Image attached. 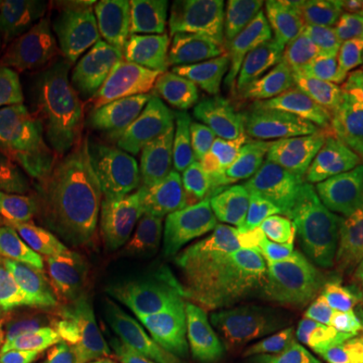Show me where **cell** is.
I'll list each match as a JSON object with an SVG mask.
<instances>
[{
	"instance_id": "obj_2",
	"label": "cell",
	"mask_w": 363,
	"mask_h": 363,
	"mask_svg": "<svg viewBox=\"0 0 363 363\" xmlns=\"http://www.w3.org/2000/svg\"><path fill=\"white\" fill-rule=\"evenodd\" d=\"M0 307L75 363L101 347L117 319L91 286L77 236L47 208L0 216Z\"/></svg>"
},
{
	"instance_id": "obj_6",
	"label": "cell",
	"mask_w": 363,
	"mask_h": 363,
	"mask_svg": "<svg viewBox=\"0 0 363 363\" xmlns=\"http://www.w3.org/2000/svg\"><path fill=\"white\" fill-rule=\"evenodd\" d=\"M247 119V104L200 79L150 131L142 168L166 196L186 194L220 150L226 133Z\"/></svg>"
},
{
	"instance_id": "obj_21",
	"label": "cell",
	"mask_w": 363,
	"mask_h": 363,
	"mask_svg": "<svg viewBox=\"0 0 363 363\" xmlns=\"http://www.w3.org/2000/svg\"><path fill=\"white\" fill-rule=\"evenodd\" d=\"M343 75L335 111L337 131H363V67H351Z\"/></svg>"
},
{
	"instance_id": "obj_13",
	"label": "cell",
	"mask_w": 363,
	"mask_h": 363,
	"mask_svg": "<svg viewBox=\"0 0 363 363\" xmlns=\"http://www.w3.org/2000/svg\"><path fill=\"white\" fill-rule=\"evenodd\" d=\"M350 250L297 285L281 311V363H321L343 341Z\"/></svg>"
},
{
	"instance_id": "obj_19",
	"label": "cell",
	"mask_w": 363,
	"mask_h": 363,
	"mask_svg": "<svg viewBox=\"0 0 363 363\" xmlns=\"http://www.w3.org/2000/svg\"><path fill=\"white\" fill-rule=\"evenodd\" d=\"M351 259L345 285V331L355 345L363 343V222L350 224Z\"/></svg>"
},
{
	"instance_id": "obj_24",
	"label": "cell",
	"mask_w": 363,
	"mask_h": 363,
	"mask_svg": "<svg viewBox=\"0 0 363 363\" xmlns=\"http://www.w3.org/2000/svg\"><path fill=\"white\" fill-rule=\"evenodd\" d=\"M2 91H4V79L0 75V95H2Z\"/></svg>"
},
{
	"instance_id": "obj_22",
	"label": "cell",
	"mask_w": 363,
	"mask_h": 363,
	"mask_svg": "<svg viewBox=\"0 0 363 363\" xmlns=\"http://www.w3.org/2000/svg\"><path fill=\"white\" fill-rule=\"evenodd\" d=\"M321 363H363V353L353 341L343 339V341L339 343L337 350L333 351V353Z\"/></svg>"
},
{
	"instance_id": "obj_4",
	"label": "cell",
	"mask_w": 363,
	"mask_h": 363,
	"mask_svg": "<svg viewBox=\"0 0 363 363\" xmlns=\"http://www.w3.org/2000/svg\"><path fill=\"white\" fill-rule=\"evenodd\" d=\"M97 35L75 43L16 91L0 128L28 142H65L99 130L119 107Z\"/></svg>"
},
{
	"instance_id": "obj_11",
	"label": "cell",
	"mask_w": 363,
	"mask_h": 363,
	"mask_svg": "<svg viewBox=\"0 0 363 363\" xmlns=\"http://www.w3.org/2000/svg\"><path fill=\"white\" fill-rule=\"evenodd\" d=\"M188 25L200 73L247 104L260 73V2L202 0L190 6Z\"/></svg>"
},
{
	"instance_id": "obj_25",
	"label": "cell",
	"mask_w": 363,
	"mask_h": 363,
	"mask_svg": "<svg viewBox=\"0 0 363 363\" xmlns=\"http://www.w3.org/2000/svg\"><path fill=\"white\" fill-rule=\"evenodd\" d=\"M0 11H2V2H0Z\"/></svg>"
},
{
	"instance_id": "obj_9",
	"label": "cell",
	"mask_w": 363,
	"mask_h": 363,
	"mask_svg": "<svg viewBox=\"0 0 363 363\" xmlns=\"http://www.w3.org/2000/svg\"><path fill=\"white\" fill-rule=\"evenodd\" d=\"M301 192L298 188H289L247 196L186 220L178 238L182 252L236 281L283 226Z\"/></svg>"
},
{
	"instance_id": "obj_7",
	"label": "cell",
	"mask_w": 363,
	"mask_h": 363,
	"mask_svg": "<svg viewBox=\"0 0 363 363\" xmlns=\"http://www.w3.org/2000/svg\"><path fill=\"white\" fill-rule=\"evenodd\" d=\"M350 224L319 196L303 190L283 226L234 281L236 297L267 311L313 274L347 252Z\"/></svg>"
},
{
	"instance_id": "obj_8",
	"label": "cell",
	"mask_w": 363,
	"mask_h": 363,
	"mask_svg": "<svg viewBox=\"0 0 363 363\" xmlns=\"http://www.w3.org/2000/svg\"><path fill=\"white\" fill-rule=\"evenodd\" d=\"M184 335L196 363H281V345L267 313L245 298L176 283Z\"/></svg>"
},
{
	"instance_id": "obj_3",
	"label": "cell",
	"mask_w": 363,
	"mask_h": 363,
	"mask_svg": "<svg viewBox=\"0 0 363 363\" xmlns=\"http://www.w3.org/2000/svg\"><path fill=\"white\" fill-rule=\"evenodd\" d=\"M105 6L116 26L105 40L104 57L113 71L125 116L145 128L202 75L188 25L192 2H111Z\"/></svg>"
},
{
	"instance_id": "obj_10",
	"label": "cell",
	"mask_w": 363,
	"mask_h": 363,
	"mask_svg": "<svg viewBox=\"0 0 363 363\" xmlns=\"http://www.w3.org/2000/svg\"><path fill=\"white\" fill-rule=\"evenodd\" d=\"M97 6L83 0H9L0 11V75L6 91L57 63L87 37Z\"/></svg>"
},
{
	"instance_id": "obj_16",
	"label": "cell",
	"mask_w": 363,
	"mask_h": 363,
	"mask_svg": "<svg viewBox=\"0 0 363 363\" xmlns=\"http://www.w3.org/2000/svg\"><path fill=\"white\" fill-rule=\"evenodd\" d=\"M307 192L363 222V152L345 143L325 145L307 172Z\"/></svg>"
},
{
	"instance_id": "obj_18",
	"label": "cell",
	"mask_w": 363,
	"mask_h": 363,
	"mask_svg": "<svg viewBox=\"0 0 363 363\" xmlns=\"http://www.w3.org/2000/svg\"><path fill=\"white\" fill-rule=\"evenodd\" d=\"M0 363H59L35 327L0 307Z\"/></svg>"
},
{
	"instance_id": "obj_1",
	"label": "cell",
	"mask_w": 363,
	"mask_h": 363,
	"mask_svg": "<svg viewBox=\"0 0 363 363\" xmlns=\"http://www.w3.org/2000/svg\"><path fill=\"white\" fill-rule=\"evenodd\" d=\"M142 131L116 113L79 143L67 168L71 233L101 297L119 315L162 281L168 252L166 206L138 160Z\"/></svg>"
},
{
	"instance_id": "obj_5",
	"label": "cell",
	"mask_w": 363,
	"mask_h": 363,
	"mask_svg": "<svg viewBox=\"0 0 363 363\" xmlns=\"http://www.w3.org/2000/svg\"><path fill=\"white\" fill-rule=\"evenodd\" d=\"M323 147V143L297 140L242 119L226 133L204 174L180 198L186 220L230 200L297 186Z\"/></svg>"
},
{
	"instance_id": "obj_23",
	"label": "cell",
	"mask_w": 363,
	"mask_h": 363,
	"mask_svg": "<svg viewBox=\"0 0 363 363\" xmlns=\"http://www.w3.org/2000/svg\"><path fill=\"white\" fill-rule=\"evenodd\" d=\"M343 143H345V145H350V147H353V150H359V152H363V131L345 133Z\"/></svg>"
},
{
	"instance_id": "obj_14",
	"label": "cell",
	"mask_w": 363,
	"mask_h": 363,
	"mask_svg": "<svg viewBox=\"0 0 363 363\" xmlns=\"http://www.w3.org/2000/svg\"><path fill=\"white\" fill-rule=\"evenodd\" d=\"M176 283V274L162 279L117 317L101 347L81 363H196L180 323Z\"/></svg>"
},
{
	"instance_id": "obj_20",
	"label": "cell",
	"mask_w": 363,
	"mask_h": 363,
	"mask_svg": "<svg viewBox=\"0 0 363 363\" xmlns=\"http://www.w3.org/2000/svg\"><path fill=\"white\" fill-rule=\"evenodd\" d=\"M339 73L350 71L351 67H363V0L347 2L337 37Z\"/></svg>"
},
{
	"instance_id": "obj_17",
	"label": "cell",
	"mask_w": 363,
	"mask_h": 363,
	"mask_svg": "<svg viewBox=\"0 0 363 363\" xmlns=\"http://www.w3.org/2000/svg\"><path fill=\"white\" fill-rule=\"evenodd\" d=\"M45 204L47 186L37 145L0 128V216Z\"/></svg>"
},
{
	"instance_id": "obj_12",
	"label": "cell",
	"mask_w": 363,
	"mask_h": 363,
	"mask_svg": "<svg viewBox=\"0 0 363 363\" xmlns=\"http://www.w3.org/2000/svg\"><path fill=\"white\" fill-rule=\"evenodd\" d=\"M339 73L325 69H264L247 99L248 121L329 145L337 135Z\"/></svg>"
},
{
	"instance_id": "obj_15",
	"label": "cell",
	"mask_w": 363,
	"mask_h": 363,
	"mask_svg": "<svg viewBox=\"0 0 363 363\" xmlns=\"http://www.w3.org/2000/svg\"><path fill=\"white\" fill-rule=\"evenodd\" d=\"M335 16L337 4L333 0H262L260 71L329 67Z\"/></svg>"
}]
</instances>
